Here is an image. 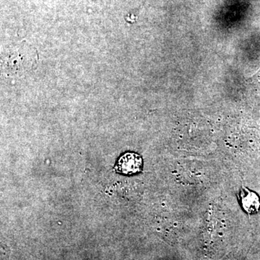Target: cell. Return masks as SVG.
Returning <instances> with one entry per match:
<instances>
[{"instance_id":"6da1fadb","label":"cell","mask_w":260,"mask_h":260,"mask_svg":"<svg viewBox=\"0 0 260 260\" xmlns=\"http://www.w3.org/2000/svg\"><path fill=\"white\" fill-rule=\"evenodd\" d=\"M143 159L138 154L127 153L119 158L115 168L116 172L125 175H133L142 171Z\"/></svg>"},{"instance_id":"7a4b0ae2","label":"cell","mask_w":260,"mask_h":260,"mask_svg":"<svg viewBox=\"0 0 260 260\" xmlns=\"http://www.w3.org/2000/svg\"><path fill=\"white\" fill-rule=\"evenodd\" d=\"M239 200L243 210L249 214H255L260 210V199L254 191L242 186L239 194Z\"/></svg>"}]
</instances>
